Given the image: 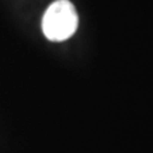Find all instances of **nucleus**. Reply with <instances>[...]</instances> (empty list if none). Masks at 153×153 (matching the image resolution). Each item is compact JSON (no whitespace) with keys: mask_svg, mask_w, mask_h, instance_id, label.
<instances>
[{"mask_svg":"<svg viewBox=\"0 0 153 153\" xmlns=\"http://www.w3.org/2000/svg\"><path fill=\"white\" fill-rule=\"evenodd\" d=\"M78 27V16L69 0H56L42 17V32L50 41H65Z\"/></svg>","mask_w":153,"mask_h":153,"instance_id":"obj_1","label":"nucleus"}]
</instances>
